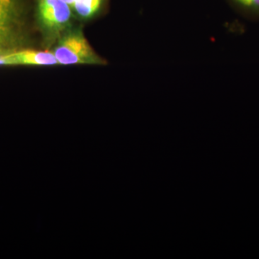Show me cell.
<instances>
[{"mask_svg":"<svg viewBox=\"0 0 259 259\" xmlns=\"http://www.w3.org/2000/svg\"><path fill=\"white\" fill-rule=\"evenodd\" d=\"M53 53L59 65L104 64L80 30L65 32Z\"/></svg>","mask_w":259,"mask_h":259,"instance_id":"6da1fadb","label":"cell"},{"mask_svg":"<svg viewBox=\"0 0 259 259\" xmlns=\"http://www.w3.org/2000/svg\"><path fill=\"white\" fill-rule=\"evenodd\" d=\"M36 16L40 27L50 39H59L72 19L71 7L63 0H35Z\"/></svg>","mask_w":259,"mask_h":259,"instance_id":"7a4b0ae2","label":"cell"},{"mask_svg":"<svg viewBox=\"0 0 259 259\" xmlns=\"http://www.w3.org/2000/svg\"><path fill=\"white\" fill-rule=\"evenodd\" d=\"M22 14V0H0V56L18 50Z\"/></svg>","mask_w":259,"mask_h":259,"instance_id":"3957f363","label":"cell"},{"mask_svg":"<svg viewBox=\"0 0 259 259\" xmlns=\"http://www.w3.org/2000/svg\"><path fill=\"white\" fill-rule=\"evenodd\" d=\"M54 53L47 51L18 49L0 56V66H54Z\"/></svg>","mask_w":259,"mask_h":259,"instance_id":"277c9868","label":"cell"},{"mask_svg":"<svg viewBox=\"0 0 259 259\" xmlns=\"http://www.w3.org/2000/svg\"><path fill=\"white\" fill-rule=\"evenodd\" d=\"M241 17L250 21H259V0H226Z\"/></svg>","mask_w":259,"mask_h":259,"instance_id":"5b68a950","label":"cell"},{"mask_svg":"<svg viewBox=\"0 0 259 259\" xmlns=\"http://www.w3.org/2000/svg\"><path fill=\"white\" fill-rule=\"evenodd\" d=\"M103 4L104 0H75L71 9L79 18L90 19L101 10Z\"/></svg>","mask_w":259,"mask_h":259,"instance_id":"8992f818","label":"cell"},{"mask_svg":"<svg viewBox=\"0 0 259 259\" xmlns=\"http://www.w3.org/2000/svg\"><path fill=\"white\" fill-rule=\"evenodd\" d=\"M63 1L65 2V3H67L68 5H69L70 7H72L73 4H74L75 0H63Z\"/></svg>","mask_w":259,"mask_h":259,"instance_id":"52a82bcc","label":"cell"}]
</instances>
